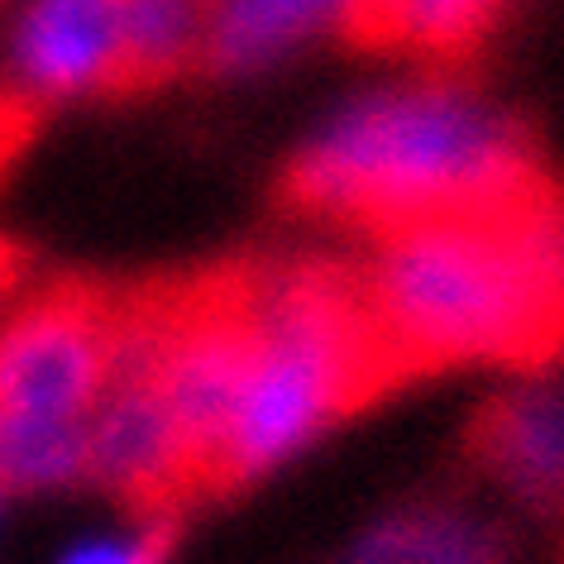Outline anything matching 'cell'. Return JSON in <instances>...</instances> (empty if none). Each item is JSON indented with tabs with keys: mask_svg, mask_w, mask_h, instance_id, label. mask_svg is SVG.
I'll use <instances>...</instances> for the list:
<instances>
[{
	"mask_svg": "<svg viewBox=\"0 0 564 564\" xmlns=\"http://www.w3.org/2000/svg\"><path fill=\"white\" fill-rule=\"evenodd\" d=\"M120 297L53 282L0 312V412L87 421L116 373Z\"/></svg>",
	"mask_w": 564,
	"mask_h": 564,
	"instance_id": "obj_4",
	"label": "cell"
},
{
	"mask_svg": "<svg viewBox=\"0 0 564 564\" xmlns=\"http://www.w3.org/2000/svg\"><path fill=\"white\" fill-rule=\"evenodd\" d=\"M6 502H10V498H6V492H0V521H6Z\"/></svg>",
	"mask_w": 564,
	"mask_h": 564,
	"instance_id": "obj_15",
	"label": "cell"
},
{
	"mask_svg": "<svg viewBox=\"0 0 564 564\" xmlns=\"http://www.w3.org/2000/svg\"><path fill=\"white\" fill-rule=\"evenodd\" d=\"M167 527L159 512H134L130 527H91L73 535L53 564H163Z\"/></svg>",
	"mask_w": 564,
	"mask_h": 564,
	"instance_id": "obj_13",
	"label": "cell"
},
{
	"mask_svg": "<svg viewBox=\"0 0 564 564\" xmlns=\"http://www.w3.org/2000/svg\"><path fill=\"white\" fill-rule=\"evenodd\" d=\"M355 278L398 378L541 369L564 349V192L369 235Z\"/></svg>",
	"mask_w": 564,
	"mask_h": 564,
	"instance_id": "obj_1",
	"label": "cell"
},
{
	"mask_svg": "<svg viewBox=\"0 0 564 564\" xmlns=\"http://www.w3.org/2000/svg\"><path fill=\"white\" fill-rule=\"evenodd\" d=\"M124 91L163 87L182 73H202L210 0H116Z\"/></svg>",
	"mask_w": 564,
	"mask_h": 564,
	"instance_id": "obj_11",
	"label": "cell"
},
{
	"mask_svg": "<svg viewBox=\"0 0 564 564\" xmlns=\"http://www.w3.org/2000/svg\"><path fill=\"white\" fill-rule=\"evenodd\" d=\"M0 96L24 116L124 91L116 0H6Z\"/></svg>",
	"mask_w": 564,
	"mask_h": 564,
	"instance_id": "obj_5",
	"label": "cell"
},
{
	"mask_svg": "<svg viewBox=\"0 0 564 564\" xmlns=\"http://www.w3.org/2000/svg\"><path fill=\"white\" fill-rule=\"evenodd\" d=\"M507 0H359L345 39L431 67H455L498 30Z\"/></svg>",
	"mask_w": 564,
	"mask_h": 564,
	"instance_id": "obj_9",
	"label": "cell"
},
{
	"mask_svg": "<svg viewBox=\"0 0 564 564\" xmlns=\"http://www.w3.org/2000/svg\"><path fill=\"white\" fill-rule=\"evenodd\" d=\"M478 464L531 507L564 502V383L527 378L502 388L474 426Z\"/></svg>",
	"mask_w": 564,
	"mask_h": 564,
	"instance_id": "obj_7",
	"label": "cell"
},
{
	"mask_svg": "<svg viewBox=\"0 0 564 564\" xmlns=\"http://www.w3.org/2000/svg\"><path fill=\"white\" fill-rule=\"evenodd\" d=\"M345 564H502V545L488 521L459 507H406L378 517Z\"/></svg>",
	"mask_w": 564,
	"mask_h": 564,
	"instance_id": "obj_10",
	"label": "cell"
},
{
	"mask_svg": "<svg viewBox=\"0 0 564 564\" xmlns=\"http://www.w3.org/2000/svg\"><path fill=\"white\" fill-rule=\"evenodd\" d=\"M0 6H6V0H0Z\"/></svg>",
	"mask_w": 564,
	"mask_h": 564,
	"instance_id": "obj_16",
	"label": "cell"
},
{
	"mask_svg": "<svg viewBox=\"0 0 564 564\" xmlns=\"http://www.w3.org/2000/svg\"><path fill=\"white\" fill-rule=\"evenodd\" d=\"M87 484V421L0 412V492H67Z\"/></svg>",
	"mask_w": 564,
	"mask_h": 564,
	"instance_id": "obj_12",
	"label": "cell"
},
{
	"mask_svg": "<svg viewBox=\"0 0 564 564\" xmlns=\"http://www.w3.org/2000/svg\"><path fill=\"white\" fill-rule=\"evenodd\" d=\"M550 173L527 124L455 77H412L349 96L282 167V202L364 239L412 220L502 206Z\"/></svg>",
	"mask_w": 564,
	"mask_h": 564,
	"instance_id": "obj_2",
	"label": "cell"
},
{
	"mask_svg": "<svg viewBox=\"0 0 564 564\" xmlns=\"http://www.w3.org/2000/svg\"><path fill=\"white\" fill-rule=\"evenodd\" d=\"M87 484L116 492L130 512H167L202 492L192 449L149 369L116 349V373L87 416Z\"/></svg>",
	"mask_w": 564,
	"mask_h": 564,
	"instance_id": "obj_6",
	"label": "cell"
},
{
	"mask_svg": "<svg viewBox=\"0 0 564 564\" xmlns=\"http://www.w3.org/2000/svg\"><path fill=\"white\" fill-rule=\"evenodd\" d=\"M30 130H34V116H24L10 96H0V167L15 159V149L30 139Z\"/></svg>",
	"mask_w": 564,
	"mask_h": 564,
	"instance_id": "obj_14",
	"label": "cell"
},
{
	"mask_svg": "<svg viewBox=\"0 0 564 564\" xmlns=\"http://www.w3.org/2000/svg\"><path fill=\"white\" fill-rule=\"evenodd\" d=\"M359 0H210L206 63L210 77H259L312 48L316 39L345 34Z\"/></svg>",
	"mask_w": 564,
	"mask_h": 564,
	"instance_id": "obj_8",
	"label": "cell"
},
{
	"mask_svg": "<svg viewBox=\"0 0 564 564\" xmlns=\"http://www.w3.org/2000/svg\"><path fill=\"white\" fill-rule=\"evenodd\" d=\"M249 355L210 492L268 478L398 383L355 263H245Z\"/></svg>",
	"mask_w": 564,
	"mask_h": 564,
	"instance_id": "obj_3",
	"label": "cell"
}]
</instances>
